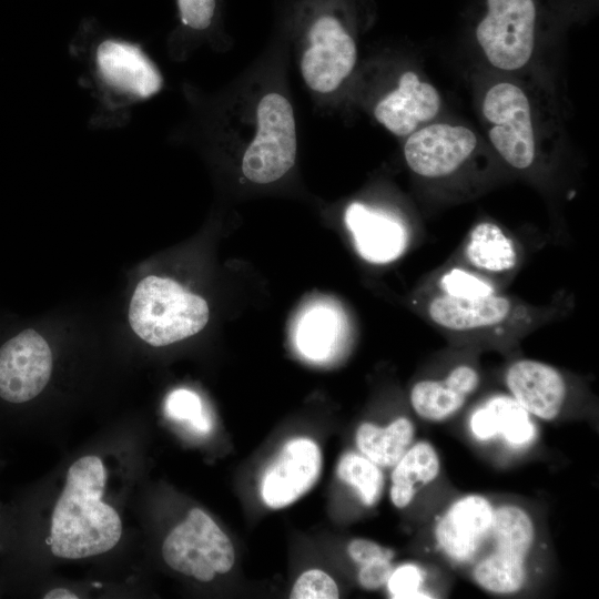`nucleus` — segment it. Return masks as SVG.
<instances>
[{
    "label": "nucleus",
    "mask_w": 599,
    "mask_h": 599,
    "mask_svg": "<svg viewBox=\"0 0 599 599\" xmlns=\"http://www.w3.org/2000/svg\"><path fill=\"white\" fill-rule=\"evenodd\" d=\"M465 254L471 265L493 273L509 271L517 262L512 240L491 222H480L470 231Z\"/></svg>",
    "instance_id": "22"
},
{
    "label": "nucleus",
    "mask_w": 599,
    "mask_h": 599,
    "mask_svg": "<svg viewBox=\"0 0 599 599\" xmlns=\"http://www.w3.org/2000/svg\"><path fill=\"white\" fill-rule=\"evenodd\" d=\"M165 412L173 419L187 422L199 433H209L211 429L201 398L192 390L182 388L170 393L165 400Z\"/></svg>",
    "instance_id": "25"
},
{
    "label": "nucleus",
    "mask_w": 599,
    "mask_h": 599,
    "mask_svg": "<svg viewBox=\"0 0 599 599\" xmlns=\"http://www.w3.org/2000/svg\"><path fill=\"white\" fill-rule=\"evenodd\" d=\"M495 505L481 494L454 499L436 517V549L455 566H471L485 550L491 531Z\"/></svg>",
    "instance_id": "8"
},
{
    "label": "nucleus",
    "mask_w": 599,
    "mask_h": 599,
    "mask_svg": "<svg viewBox=\"0 0 599 599\" xmlns=\"http://www.w3.org/2000/svg\"><path fill=\"white\" fill-rule=\"evenodd\" d=\"M322 468L318 445L309 438L285 443L261 479V496L273 509L286 507L305 495L317 481Z\"/></svg>",
    "instance_id": "12"
},
{
    "label": "nucleus",
    "mask_w": 599,
    "mask_h": 599,
    "mask_svg": "<svg viewBox=\"0 0 599 599\" xmlns=\"http://www.w3.org/2000/svg\"><path fill=\"white\" fill-rule=\"evenodd\" d=\"M309 45L301 61V71L306 84L319 93H329L353 71L356 44L335 12H322L307 30Z\"/></svg>",
    "instance_id": "9"
},
{
    "label": "nucleus",
    "mask_w": 599,
    "mask_h": 599,
    "mask_svg": "<svg viewBox=\"0 0 599 599\" xmlns=\"http://www.w3.org/2000/svg\"><path fill=\"white\" fill-rule=\"evenodd\" d=\"M290 597L292 599H336L339 591L331 576L319 569L303 572L295 581Z\"/></svg>",
    "instance_id": "28"
},
{
    "label": "nucleus",
    "mask_w": 599,
    "mask_h": 599,
    "mask_svg": "<svg viewBox=\"0 0 599 599\" xmlns=\"http://www.w3.org/2000/svg\"><path fill=\"white\" fill-rule=\"evenodd\" d=\"M52 352L44 337L27 328L0 347V397L26 403L47 386L52 372Z\"/></svg>",
    "instance_id": "11"
},
{
    "label": "nucleus",
    "mask_w": 599,
    "mask_h": 599,
    "mask_svg": "<svg viewBox=\"0 0 599 599\" xmlns=\"http://www.w3.org/2000/svg\"><path fill=\"white\" fill-rule=\"evenodd\" d=\"M338 337V319L329 307H313L301 318L296 333L297 347L311 359L332 354Z\"/></svg>",
    "instance_id": "23"
},
{
    "label": "nucleus",
    "mask_w": 599,
    "mask_h": 599,
    "mask_svg": "<svg viewBox=\"0 0 599 599\" xmlns=\"http://www.w3.org/2000/svg\"><path fill=\"white\" fill-rule=\"evenodd\" d=\"M415 426L407 417H398L385 427L363 423L355 434L362 455L380 468L393 467L414 443Z\"/></svg>",
    "instance_id": "21"
},
{
    "label": "nucleus",
    "mask_w": 599,
    "mask_h": 599,
    "mask_svg": "<svg viewBox=\"0 0 599 599\" xmlns=\"http://www.w3.org/2000/svg\"><path fill=\"white\" fill-rule=\"evenodd\" d=\"M336 475L356 491L366 507H374L380 500L384 474L379 466L361 453L344 454L337 464Z\"/></svg>",
    "instance_id": "24"
},
{
    "label": "nucleus",
    "mask_w": 599,
    "mask_h": 599,
    "mask_svg": "<svg viewBox=\"0 0 599 599\" xmlns=\"http://www.w3.org/2000/svg\"><path fill=\"white\" fill-rule=\"evenodd\" d=\"M480 383L478 370L460 364L451 368L443 379L417 382L409 395L410 405L418 417L438 423L456 415Z\"/></svg>",
    "instance_id": "18"
},
{
    "label": "nucleus",
    "mask_w": 599,
    "mask_h": 599,
    "mask_svg": "<svg viewBox=\"0 0 599 599\" xmlns=\"http://www.w3.org/2000/svg\"><path fill=\"white\" fill-rule=\"evenodd\" d=\"M393 558L383 557L368 560L359 565L357 579L365 590H377L386 586L394 569Z\"/></svg>",
    "instance_id": "29"
},
{
    "label": "nucleus",
    "mask_w": 599,
    "mask_h": 599,
    "mask_svg": "<svg viewBox=\"0 0 599 599\" xmlns=\"http://www.w3.org/2000/svg\"><path fill=\"white\" fill-rule=\"evenodd\" d=\"M540 20L538 0H486L475 31L477 43L494 68L517 71L532 57Z\"/></svg>",
    "instance_id": "5"
},
{
    "label": "nucleus",
    "mask_w": 599,
    "mask_h": 599,
    "mask_svg": "<svg viewBox=\"0 0 599 599\" xmlns=\"http://www.w3.org/2000/svg\"><path fill=\"white\" fill-rule=\"evenodd\" d=\"M468 429L478 443L499 441L514 451L526 450L538 437L536 419L509 394L489 396L468 417Z\"/></svg>",
    "instance_id": "15"
},
{
    "label": "nucleus",
    "mask_w": 599,
    "mask_h": 599,
    "mask_svg": "<svg viewBox=\"0 0 599 599\" xmlns=\"http://www.w3.org/2000/svg\"><path fill=\"white\" fill-rule=\"evenodd\" d=\"M162 556L173 570L202 582L229 572L235 560L229 537L200 508L191 509L166 536Z\"/></svg>",
    "instance_id": "6"
},
{
    "label": "nucleus",
    "mask_w": 599,
    "mask_h": 599,
    "mask_svg": "<svg viewBox=\"0 0 599 599\" xmlns=\"http://www.w3.org/2000/svg\"><path fill=\"white\" fill-rule=\"evenodd\" d=\"M386 587L392 598H434V595L426 589V571L416 564L409 562L394 568Z\"/></svg>",
    "instance_id": "26"
},
{
    "label": "nucleus",
    "mask_w": 599,
    "mask_h": 599,
    "mask_svg": "<svg viewBox=\"0 0 599 599\" xmlns=\"http://www.w3.org/2000/svg\"><path fill=\"white\" fill-rule=\"evenodd\" d=\"M257 131L248 144L242 171L254 183L281 179L295 163L297 136L291 103L278 93L264 95L257 105Z\"/></svg>",
    "instance_id": "7"
},
{
    "label": "nucleus",
    "mask_w": 599,
    "mask_h": 599,
    "mask_svg": "<svg viewBox=\"0 0 599 599\" xmlns=\"http://www.w3.org/2000/svg\"><path fill=\"white\" fill-rule=\"evenodd\" d=\"M488 139L497 153L517 170L530 167L537 158L539 133L529 93L518 83L498 81L481 101Z\"/></svg>",
    "instance_id": "4"
},
{
    "label": "nucleus",
    "mask_w": 599,
    "mask_h": 599,
    "mask_svg": "<svg viewBox=\"0 0 599 599\" xmlns=\"http://www.w3.org/2000/svg\"><path fill=\"white\" fill-rule=\"evenodd\" d=\"M478 148L476 133L464 125L430 123L408 135L404 156L409 169L427 179L458 171Z\"/></svg>",
    "instance_id": "10"
},
{
    "label": "nucleus",
    "mask_w": 599,
    "mask_h": 599,
    "mask_svg": "<svg viewBox=\"0 0 599 599\" xmlns=\"http://www.w3.org/2000/svg\"><path fill=\"white\" fill-rule=\"evenodd\" d=\"M210 312L205 300L177 282L156 275L142 278L132 295L129 323L152 346H165L204 328Z\"/></svg>",
    "instance_id": "2"
},
{
    "label": "nucleus",
    "mask_w": 599,
    "mask_h": 599,
    "mask_svg": "<svg viewBox=\"0 0 599 599\" xmlns=\"http://www.w3.org/2000/svg\"><path fill=\"white\" fill-rule=\"evenodd\" d=\"M511 302L497 293L474 298L446 294L435 296L427 306L430 319L454 332L489 328L506 322L512 313Z\"/></svg>",
    "instance_id": "19"
},
{
    "label": "nucleus",
    "mask_w": 599,
    "mask_h": 599,
    "mask_svg": "<svg viewBox=\"0 0 599 599\" xmlns=\"http://www.w3.org/2000/svg\"><path fill=\"white\" fill-rule=\"evenodd\" d=\"M440 286L443 294L459 298L483 297L496 293L489 281L459 267L446 272L440 278Z\"/></svg>",
    "instance_id": "27"
},
{
    "label": "nucleus",
    "mask_w": 599,
    "mask_h": 599,
    "mask_svg": "<svg viewBox=\"0 0 599 599\" xmlns=\"http://www.w3.org/2000/svg\"><path fill=\"white\" fill-rule=\"evenodd\" d=\"M441 103V97L432 83L422 81L414 71H406L396 89L377 102L374 115L393 134L408 136L435 119Z\"/></svg>",
    "instance_id": "16"
},
{
    "label": "nucleus",
    "mask_w": 599,
    "mask_h": 599,
    "mask_svg": "<svg viewBox=\"0 0 599 599\" xmlns=\"http://www.w3.org/2000/svg\"><path fill=\"white\" fill-rule=\"evenodd\" d=\"M508 394L535 419H556L566 403L567 384L554 366L536 359H519L506 370Z\"/></svg>",
    "instance_id": "14"
},
{
    "label": "nucleus",
    "mask_w": 599,
    "mask_h": 599,
    "mask_svg": "<svg viewBox=\"0 0 599 599\" xmlns=\"http://www.w3.org/2000/svg\"><path fill=\"white\" fill-rule=\"evenodd\" d=\"M97 70L113 90L135 99L158 93L163 78L143 50L128 41L109 39L95 51Z\"/></svg>",
    "instance_id": "13"
},
{
    "label": "nucleus",
    "mask_w": 599,
    "mask_h": 599,
    "mask_svg": "<svg viewBox=\"0 0 599 599\" xmlns=\"http://www.w3.org/2000/svg\"><path fill=\"white\" fill-rule=\"evenodd\" d=\"M536 539L535 521L524 507L495 505L489 541L470 566L475 583L491 595L520 592L528 581V560Z\"/></svg>",
    "instance_id": "3"
},
{
    "label": "nucleus",
    "mask_w": 599,
    "mask_h": 599,
    "mask_svg": "<svg viewBox=\"0 0 599 599\" xmlns=\"http://www.w3.org/2000/svg\"><path fill=\"white\" fill-rule=\"evenodd\" d=\"M45 599H77L78 596L65 588H55L49 591Z\"/></svg>",
    "instance_id": "31"
},
{
    "label": "nucleus",
    "mask_w": 599,
    "mask_h": 599,
    "mask_svg": "<svg viewBox=\"0 0 599 599\" xmlns=\"http://www.w3.org/2000/svg\"><path fill=\"white\" fill-rule=\"evenodd\" d=\"M440 468L439 455L430 441L413 443L393 466L389 487L392 504L398 509L408 507L422 488L437 479Z\"/></svg>",
    "instance_id": "20"
},
{
    "label": "nucleus",
    "mask_w": 599,
    "mask_h": 599,
    "mask_svg": "<svg viewBox=\"0 0 599 599\" xmlns=\"http://www.w3.org/2000/svg\"><path fill=\"white\" fill-rule=\"evenodd\" d=\"M347 554L358 566L376 558H394V551L373 540L365 538H355L347 545Z\"/></svg>",
    "instance_id": "30"
},
{
    "label": "nucleus",
    "mask_w": 599,
    "mask_h": 599,
    "mask_svg": "<svg viewBox=\"0 0 599 599\" xmlns=\"http://www.w3.org/2000/svg\"><path fill=\"white\" fill-rule=\"evenodd\" d=\"M345 223L359 255L372 263L384 264L399 257L407 245V232L396 219L361 203H352Z\"/></svg>",
    "instance_id": "17"
},
{
    "label": "nucleus",
    "mask_w": 599,
    "mask_h": 599,
    "mask_svg": "<svg viewBox=\"0 0 599 599\" xmlns=\"http://www.w3.org/2000/svg\"><path fill=\"white\" fill-rule=\"evenodd\" d=\"M105 480L106 471L98 456H83L70 466L51 517L50 547L54 556L92 557L119 542L120 516L102 500Z\"/></svg>",
    "instance_id": "1"
}]
</instances>
